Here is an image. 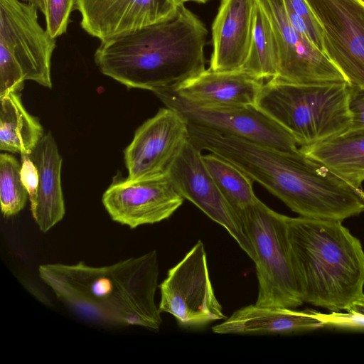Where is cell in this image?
<instances>
[{
    "instance_id": "cell-31",
    "label": "cell",
    "mask_w": 364,
    "mask_h": 364,
    "mask_svg": "<svg viewBox=\"0 0 364 364\" xmlns=\"http://www.w3.org/2000/svg\"><path fill=\"white\" fill-rule=\"evenodd\" d=\"M360 1H362L364 4V0H360Z\"/></svg>"
},
{
    "instance_id": "cell-19",
    "label": "cell",
    "mask_w": 364,
    "mask_h": 364,
    "mask_svg": "<svg viewBox=\"0 0 364 364\" xmlns=\"http://www.w3.org/2000/svg\"><path fill=\"white\" fill-rule=\"evenodd\" d=\"M316 161L356 188L364 181V129H347L326 140L300 146Z\"/></svg>"
},
{
    "instance_id": "cell-14",
    "label": "cell",
    "mask_w": 364,
    "mask_h": 364,
    "mask_svg": "<svg viewBox=\"0 0 364 364\" xmlns=\"http://www.w3.org/2000/svg\"><path fill=\"white\" fill-rule=\"evenodd\" d=\"M174 0H75L82 28L100 42L157 23L176 8Z\"/></svg>"
},
{
    "instance_id": "cell-29",
    "label": "cell",
    "mask_w": 364,
    "mask_h": 364,
    "mask_svg": "<svg viewBox=\"0 0 364 364\" xmlns=\"http://www.w3.org/2000/svg\"><path fill=\"white\" fill-rule=\"evenodd\" d=\"M34 4L42 13L43 10V0H22Z\"/></svg>"
},
{
    "instance_id": "cell-13",
    "label": "cell",
    "mask_w": 364,
    "mask_h": 364,
    "mask_svg": "<svg viewBox=\"0 0 364 364\" xmlns=\"http://www.w3.org/2000/svg\"><path fill=\"white\" fill-rule=\"evenodd\" d=\"M102 202L113 221L134 229L168 218L182 205L183 198L166 175L115 179L104 192Z\"/></svg>"
},
{
    "instance_id": "cell-12",
    "label": "cell",
    "mask_w": 364,
    "mask_h": 364,
    "mask_svg": "<svg viewBox=\"0 0 364 364\" xmlns=\"http://www.w3.org/2000/svg\"><path fill=\"white\" fill-rule=\"evenodd\" d=\"M201 150L189 140L168 176L178 193L223 227L253 260L255 254L240 219L223 196L202 159Z\"/></svg>"
},
{
    "instance_id": "cell-3",
    "label": "cell",
    "mask_w": 364,
    "mask_h": 364,
    "mask_svg": "<svg viewBox=\"0 0 364 364\" xmlns=\"http://www.w3.org/2000/svg\"><path fill=\"white\" fill-rule=\"evenodd\" d=\"M287 223L304 303L341 311L364 297V250L341 221L287 216Z\"/></svg>"
},
{
    "instance_id": "cell-9",
    "label": "cell",
    "mask_w": 364,
    "mask_h": 364,
    "mask_svg": "<svg viewBox=\"0 0 364 364\" xmlns=\"http://www.w3.org/2000/svg\"><path fill=\"white\" fill-rule=\"evenodd\" d=\"M189 140V124L185 118L171 108H161L138 127L124 151L127 178L140 180L168 175Z\"/></svg>"
},
{
    "instance_id": "cell-16",
    "label": "cell",
    "mask_w": 364,
    "mask_h": 364,
    "mask_svg": "<svg viewBox=\"0 0 364 364\" xmlns=\"http://www.w3.org/2000/svg\"><path fill=\"white\" fill-rule=\"evenodd\" d=\"M264 80L242 70L205 69L173 89L188 102L201 107L255 105Z\"/></svg>"
},
{
    "instance_id": "cell-4",
    "label": "cell",
    "mask_w": 364,
    "mask_h": 364,
    "mask_svg": "<svg viewBox=\"0 0 364 364\" xmlns=\"http://www.w3.org/2000/svg\"><path fill=\"white\" fill-rule=\"evenodd\" d=\"M255 106L287 131L300 146L326 140L351 123L348 84L264 82Z\"/></svg>"
},
{
    "instance_id": "cell-11",
    "label": "cell",
    "mask_w": 364,
    "mask_h": 364,
    "mask_svg": "<svg viewBox=\"0 0 364 364\" xmlns=\"http://www.w3.org/2000/svg\"><path fill=\"white\" fill-rule=\"evenodd\" d=\"M38 10L22 0H0V44L15 56L26 80L50 89L56 38L39 23Z\"/></svg>"
},
{
    "instance_id": "cell-6",
    "label": "cell",
    "mask_w": 364,
    "mask_h": 364,
    "mask_svg": "<svg viewBox=\"0 0 364 364\" xmlns=\"http://www.w3.org/2000/svg\"><path fill=\"white\" fill-rule=\"evenodd\" d=\"M159 287L160 312L170 314L183 328H199L226 318L214 292L201 240L168 271Z\"/></svg>"
},
{
    "instance_id": "cell-2",
    "label": "cell",
    "mask_w": 364,
    "mask_h": 364,
    "mask_svg": "<svg viewBox=\"0 0 364 364\" xmlns=\"http://www.w3.org/2000/svg\"><path fill=\"white\" fill-rule=\"evenodd\" d=\"M208 31L184 4L164 19L100 43L99 70L128 88H173L205 70Z\"/></svg>"
},
{
    "instance_id": "cell-17",
    "label": "cell",
    "mask_w": 364,
    "mask_h": 364,
    "mask_svg": "<svg viewBox=\"0 0 364 364\" xmlns=\"http://www.w3.org/2000/svg\"><path fill=\"white\" fill-rule=\"evenodd\" d=\"M313 310L262 306L251 304L235 311L223 322L212 327L219 334H288L324 327Z\"/></svg>"
},
{
    "instance_id": "cell-22",
    "label": "cell",
    "mask_w": 364,
    "mask_h": 364,
    "mask_svg": "<svg viewBox=\"0 0 364 364\" xmlns=\"http://www.w3.org/2000/svg\"><path fill=\"white\" fill-rule=\"evenodd\" d=\"M202 159L218 188L237 215L259 200L253 190L254 181L235 164L211 152L202 155Z\"/></svg>"
},
{
    "instance_id": "cell-26",
    "label": "cell",
    "mask_w": 364,
    "mask_h": 364,
    "mask_svg": "<svg viewBox=\"0 0 364 364\" xmlns=\"http://www.w3.org/2000/svg\"><path fill=\"white\" fill-rule=\"evenodd\" d=\"M284 7L294 11L310 29L312 43L323 52L322 31L319 23L306 0H283Z\"/></svg>"
},
{
    "instance_id": "cell-28",
    "label": "cell",
    "mask_w": 364,
    "mask_h": 364,
    "mask_svg": "<svg viewBox=\"0 0 364 364\" xmlns=\"http://www.w3.org/2000/svg\"><path fill=\"white\" fill-rule=\"evenodd\" d=\"M21 179L26 189L30 203L34 202L38 188V171L30 155H21Z\"/></svg>"
},
{
    "instance_id": "cell-27",
    "label": "cell",
    "mask_w": 364,
    "mask_h": 364,
    "mask_svg": "<svg viewBox=\"0 0 364 364\" xmlns=\"http://www.w3.org/2000/svg\"><path fill=\"white\" fill-rule=\"evenodd\" d=\"M348 109L351 123L348 129H364V88L348 84Z\"/></svg>"
},
{
    "instance_id": "cell-1",
    "label": "cell",
    "mask_w": 364,
    "mask_h": 364,
    "mask_svg": "<svg viewBox=\"0 0 364 364\" xmlns=\"http://www.w3.org/2000/svg\"><path fill=\"white\" fill-rule=\"evenodd\" d=\"M159 274L156 250L106 266L79 262L38 267L41 279L56 298L83 320L103 328L152 331L162 323L155 299Z\"/></svg>"
},
{
    "instance_id": "cell-21",
    "label": "cell",
    "mask_w": 364,
    "mask_h": 364,
    "mask_svg": "<svg viewBox=\"0 0 364 364\" xmlns=\"http://www.w3.org/2000/svg\"><path fill=\"white\" fill-rule=\"evenodd\" d=\"M278 61V48L272 25L256 0L250 52L240 70L262 80H269L277 75Z\"/></svg>"
},
{
    "instance_id": "cell-10",
    "label": "cell",
    "mask_w": 364,
    "mask_h": 364,
    "mask_svg": "<svg viewBox=\"0 0 364 364\" xmlns=\"http://www.w3.org/2000/svg\"><path fill=\"white\" fill-rule=\"evenodd\" d=\"M257 1L270 20L277 41L279 61L274 79L301 85L347 82L326 55L291 24L283 0Z\"/></svg>"
},
{
    "instance_id": "cell-25",
    "label": "cell",
    "mask_w": 364,
    "mask_h": 364,
    "mask_svg": "<svg viewBox=\"0 0 364 364\" xmlns=\"http://www.w3.org/2000/svg\"><path fill=\"white\" fill-rule=\"evenodd\" d=\"M75 0H43V14L49 34L54 38L65 34Z\"/></svg>"
},
{
    "instance_id": "cell-23",
    "label": "cell",
    "mask_w": 364,
    "mask_h": 364,
    "mask_svg": "<svg viewBox=\"0 0 364 364\" xmlns=\"http://www.w3.org/2000/svg\"><path fill=\"white\" fill-rule=\"evenodd\" d=\"M21 162L8 153L0 154V203L5 217L16 215L26 205L28 194L21 179Z\"/></svg>"
},
{
    "instance_id": "cell-8",
    "label": "cell",
    "mask_w": 364,
    "mask_h": 364,
    "mask_svg": "<svg viewBox=\"0 0 364 364\" xmlns=\"http://www.w3.org/2000/svg\"><path fill=\"white\" fill-rule=\"evenodd\" d=\"M317 18L323 53L348 84L364 88V4L360 0H306Z\"/></svg>"
},
{
    "instance_id": "cell-5",
    "label": "cell",
    "mask_w": 364,
    "mask_h": 364,
    "mask_svg": "<svg viewBox=\"0 0 364 364\" xmlns=\"http://www.w3.org/2000/svg\"><path fill=\"white\" fill-rule=\"evenodd\" d=\"M255 251L258 280L255 304L296 309L302 305L287 231V216L259 199L239 214Z\"/></svg>"
},
{
    "instance_id": "cell-24",
    "label": "cell",
    "mask_w": 364,
    "mask_h": 364,
    "mask_svg": "<svg viewBox=\"0 0 364 364\" xmlns=\"http://www.w3.org/2000/svg\"><path fill=\"white\" fill-rule=\"evenodd\" d=\"M26 80L18 61L7 48L0 44V97L20 92Z\"/></svg>"
},
{
    "instance_id": "cell-30",
    "label": "cell",
    "mask_w": 364,
    "mask_h": 364,
    "mask_svg": "<svg viewBox=\"0 0 364 364\" xmlns=\"http://www.w3.org/2000/svg\"><path fill=\"white\" fill-rule=\"evenodd\" d=\"M209 1L210 0H174L176 6L184 4L185 3L188 2V1H195V2L205 4Z\"/></svg>"
},
{
    "instance_id": "cell-20",
    "label": "cell",
    "mask_w": 364,
    "mask_h": 364,
    "mask_svg": "<svg viewBox=\"0 0 364 364\" xmlns=\"http://www.w3.org/2000/svg\"><path fill=\"white\" fill-rule=\"evenodd\" d=\"M0 149L30 155L44 136L39 120L25 108L20 92L0 97Z\"/></svg>"
},
{
    "instance_id": "cell-7",
    "label": "cell",
    "mask_w": 364,
    "mask_h": 364,
    "mask_svg": "<svg viewBox=\"0 0 364 364\" xmlns=\"http://www.w3.org/2000/svg\"><path fill=\"white\" fill-rule=\"evenodd\" d=\"M153 92L166 107L179 112L188 124L209 128L284 151L299 149L294 137L255 105L201 107L184 100L171 88Z\"/></svg>"
},
{
    "instance_id": "cell-18",
    "label": "cell",
    "mask_w": 364,
    "mask_h": 364,
    "mask_svg": "<svg viewBox=\"0 0 364 364\" xmlns=\"http://www.w3.org/2000/svg\"><path fill=\"white\" fill-rule=\"evenodd\" d=\"M30 156L38 171V192L31 210L40 230L47 232L65 214L61 185L63 159L50 132L44 134Z\"/></svg>"
},
{
    "instance_id": "cell-15",
    "label": "cell",
    "mask_w": 364,
    "mask_h": 364,
    "mask_svg": "<svg viewBox=\"0 0 364 364\" xmlns=\"http://www.w3.org/2000/svg\"><path fill=\"white\" fill-rule=\"evenodd\" d=\"M256 0H221L212 25L209 68L240 70L250 48Z\"/></svg>"
}]
</instances>
